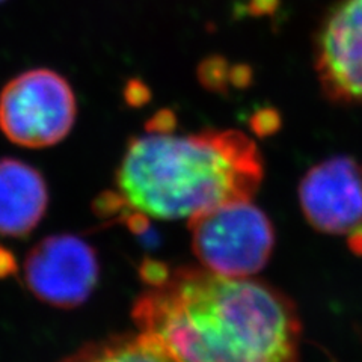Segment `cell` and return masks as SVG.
<instances>
[{
	"label": "cell",
	"instance_id": "cell-3",
	"mask_svg": "<svg viewBox=\"0 0 362 362\" xmlns=\"http://www.w3.org/2000/svg\"><path fill=\"white\" fill-rule=\"evenodd\" d=\"M192 249L204 269L230 278H252L274 254L275 228L251 201H235L189 219Z\"/></svg>",
	"mask_w": 362,
	"mask_h": 362
},
{
	"label": "cell",
	"instance_id": "cell-12",
	"mask_svg": "<svg viewBox=\"0 0 362 362\" xmlns=\"http://www.w3.org/2000/svg\"><path fill=\"white\" fill-rule=\"evenodd\" d=\"M16 259L9 251L0 246V278H6L16 272Z\"/></svg>",
	"mask_w": 362,
	"mask_h": 362
},
{
	"label": "cell",
	"instance_id": "cell-13",
	"mask_svg": "<svg viewBox=\"0 0 362 362\" xmlns=\"http://www.w3.org/2000/svg\"><path fill=\"white\" fill-rule=\"evenodd\" d=\"M2 2H5V0H0V4H2Z\"/></svg>",
	"mask_w": 362,
	"mask_h": 362
},
{
	"label": "cell",
	"instance_id": "cell-11",
	"mask_svg": "<svg viewBox=\"0 0 362 362\" xmlns=\"http://www.w3.org/2000/svg\"><path fill=\"white\" fill-rule=\"evenodd\" d=\"M251 126L258 136L272 134L279 129V115L275 110H270V109L262 110L254 117Z\"/></svg>",
	"mask_w": 362,
	"mask_h": 362
},
{
	"label": "cell",
	"instance_id": "cell-2",
	"mask_svg": "<svg viewBox=\"0 0 362 362\" xmlns=\"http://www.w3.org/2000/svg\"><path fill=\"white\" fill-rule=\"evenodd\" d=\"M264 178L255 142L239 130L206 129L133 138L117 171V210L134 218L190 219L235 201H252Z\"/></svg>",
	"mask_w": 362,
	"mask_h": 362
},
{
	"label": "cell",
	"instance_id": "cell-4",
	"mask_svg": "<svg viewBox=\"0 0 362 362\" xmlns=\"http://www.w3.org/2000/svg\"><path fill=\"white\" fill-rule=\"evenodd\" d=\"M76 97L62 76L45 68L13 78L0 94V130L26 148L61 142L76 121Z\"/></svg>",
	"mask_w": 362,
	"mask_h": 362
},
{
	"label": "cell",
	"instance_id": "cell-8",
	"mask_svg": "<svg viewBox=\"0 0 362 362\" xmlns=\"http://www.w3.org/2000/svg\"><path fill=\"white\" fill-rule=\"evenodd\" d=\"M47 186L42 175L16 158L0 160V234H29L47 209Z\"/></svg>",
	"mask_w": 362,
	"mask_h": 362
},
{
	"label": "cell",
	"instance_id": "cell-6",
	"mask_svg": "<svg viewBox=\"0 0 362 362\" xmlns=\"http://www.w3.org/2000/svg\"><path fill=\"white\" fill-rule=\"evenodd\" d=\"M299 204L314 230L329 235L362 234V163L334 156L310 168L299 183Z\"/></svg>",
	"mask_w": 362,
	"mask_h": 362
},
{
	"label": "cell",
	"instance_id": "cell-10",
	"mask_svg": "<svg viewBox=\"0 0 362 362\" xmlns=\"http://www.w3.org/2000/svg\"><path fill=\"white\" fill-rule=\"evenodd\" d=\"M230 66L222 59H207L199 68V77L204 86L221 90L225 85V78L231 81Z\"/></svg>",
	"mask_w": 362,
	"mask_h": 362
},
{
	"label": "cell",
	"instance_id": "cell-5",
	"mask_svg": "<svg viewBox=\"0 0 362 362\" xmlns=\"http://www.w3.org/2000/svg\"><path fill=\"white\" fill-rule=\"evenodd\" d=\"M314 70L335 105H362V0H337L314 37Z\"/></svg>",
	"mask_w": 362,
	"mask_h": 362
},
{
	"label": "cell",
	"instance_id": "cell-1",
	"mask_svg": "<svg viewBox=\"0 0 362 362\" xmlns=\"http://www.w3.org/2000/svg\"><path fill=\"white\" fill-rule=\"evenodd\" d=\"M142 276L133 320L175 362H300L296 305L267 282L157 263Z\"/></svg>",
	"mask_w": 362,
	"mask_h": 362
},
{
	"label": "cell",
	"instance_id": "cell-9",
	"mask_svg": "<svg viewBox=\"0 0 362 362\" xmlns=\"http://www.w3.org/2000/svg\"><path fill=\"white\" fill-rule=\"evenodd\" d=\"M62 362H175L156 339L138 332L86 346Z\"/></svg>",
	"mask_w": 362,
	"mask_h": 362
},
{
	"label": "cell",
	"instance_id": "cell-7",
	"mask_svg": "<svg viewBox=\"0 0 362 362\" xmlns=\"http://www.w3.org/2000/svg\"><path fill=\"white\" fill-rule=\"evenodd\" d=\"M25 276L38 299L73 308L83 303L97 286V255L81 237L52 235L29 252Z\"/></svg>",
	"mask_w": 362,
	"mask_h": 362
}]
</instances>
